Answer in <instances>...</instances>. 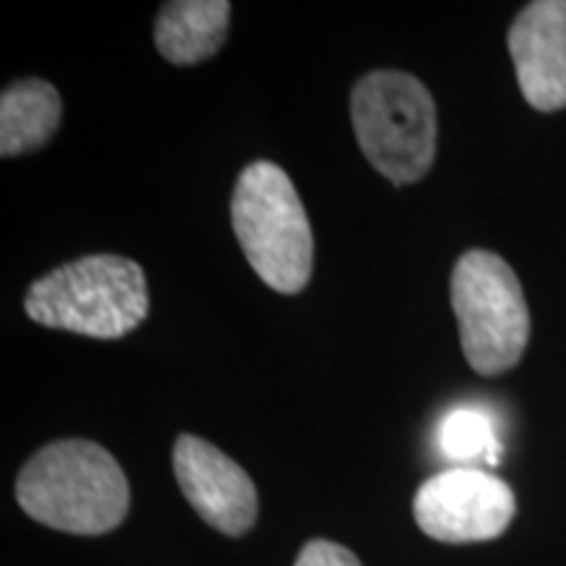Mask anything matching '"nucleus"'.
<instances>
[{"instance_id":"nucleus-1","label":"nucleus","mask_w":566,"mask_h":566,"mask_svg":"<svg viewBox=\"0 0 566 566\" xmlns=\"http://www.w3.org/2000/svg\"><path fill=\"white\" fill-rule=\"evenodd\" d=\"M17 501L40 525L71 535H103L129 512V480L101 443L66 438L21 467Z\"/></svg>"},{"instance_id":"nucleus-2","label":"nucleus","mask_w":566,"mask_h":566,"mask_svg":"<svg viewBox=\"0 0 566 566\" xmlns=\"http://www.w3.org/2000/svg\"><path fill=\"white\" fill-rule=\"evenodd\" d=\"M24 310L45 328L111 342L145 323L150 292L139 263L118 254H90L34 281Z\"/></svg>"},{"instance_id":"nucleus-3","label":"nucleus","mask_w":566,"mask_h":566,"mask_svg":"<svg viewBox=\"0 0 566 566\" xmlns=\"http://www.w3.org/2000/svg\"><path fill=\"white\" fill-rule=\"evenodd\" d=\"M231 226L263 283L300 294L313 275V229L289 174L271 160L250 163L231 197Z\"/></svg>"},{"instance_id":"nucleus-4","label":"nucleus","mask_w":566,"mask_h":566,"mask_svg":"<svg viewBox=\"0 0 566 566\" xmlns=\"http://www.w3.org/2000/svg\"><path fill=\"white\" fill-rule=\"evenodd\" d=\"M352 126L367 163L388 181L417 184L436 160V103L407 71H370L352 90Z\"/></svg>"},{"instance_id":"nucleus-5","label":"nucleus","mask_w":566,"mask_h":566,"mask_svg":"<svg viewBox=\"0 0 566 566\" xmlns=\"http://www.w3.org/2000/svg\"><path fill=\"white\" fill-rule=\"evenodd\" d=\"M451 307L472 370L501 375L520 363L530 342V310L504 258L488 250L464 252L451 273Z\"/></svg>"},{"instance_id":"nucleus-6","label":"nucleus","mask_w":566,"mask_h":566,"mask_svg":"<svg viewBox=\"0 0 566 566\" xmlns=\"http://www.w3.org/2000/svg\"><path fill=\"white\" fill-rule=\"evenodd\" d=\"M415 520L441 543H483L499 537L516 514L514 491L478 467L438 472L415 495Z\"/></svg>"},{"instance_id":"nucleus-7","label":"nucleus","mask_w":566,"mask_h":566,"mask_svg":"<svg viewBox=\"0 0 566 566\" xmlns=\"http://www.w3.org/2000/svg\"><path fill=\"white\" fill-rule=\"evenodd\" d=\"M174 475L195 512L218 533L239 537L258 522L252 478L205 438L189 433L176 438Z\"/></svg>"},{"instance_id":"nucleus-8","label":"nucleus","mask_w":566,"mask_h":566,"mask_svg":"<svg viewBox=\"0 0 566 566\" xmlns=\"http://www.w3.org/2000/svg\"><path fill=\"white\" fill-rule=\"evenodd\" d=\"M516 82L541 113L566 108V0H535L509 30Z\"/></svg>"},{"instance_id":"nucleus-9","label":"nucleus","mask_w":566,"mask_h":566,"mask_svg":"<svg viewBox=\"0 0 566 566\" xmlns=\"http://www.w3.org/2000/svg\"><path fill=\"white\" fill-rule=\"evenodd\" d=\"M231 3L226 0H174L155 19V45L176 66L208 61L226 42Z\"/></svg>"},{"instance_id":"nucleus-10","label":"nucleus","mask_w":566,"mask_h":566,"mask_svg":"<svg viewBox=\"0 0 566 566\" xmlns=\"http://www.w3.org/2000/svg\"><path fill=\"white\" fill-rule=\"evenodd\" d=\"M63 103L59 90L45 80H19L0 97V155L34 153L59 132Z\"/></svg>"},{"instance_id":"nucleus-11","label":"nucleus","mask_w":566,"mask_h":566,"mask_svg":"<svg viewBox=\"0 0 566 566\" xmlns=\"http://www.w3.org/2000/svg\"><path fill=\"white\" fill-rule=\"evenodd\" d=\"M438 441H441L443 454L457 459V462L488 459L491 464H499L501 443L495 441L493 422L478 409H457L446 417Z\"/></svg>"},{"instance_id":"nucleus-12","label":"nucleus","mask_w":566,"mask_h":566,"mask_svg":"<svg viewBox=\"0 0 566 566\" xmlns=\"http://www.w3.org/2000/svg\"><path fill=\"white\" fill-rule=\"evenodd\" d=\"M294 566H363L349 548L338 546L334 541H310L300 551Z\"/></svg>"}]
</instances>
